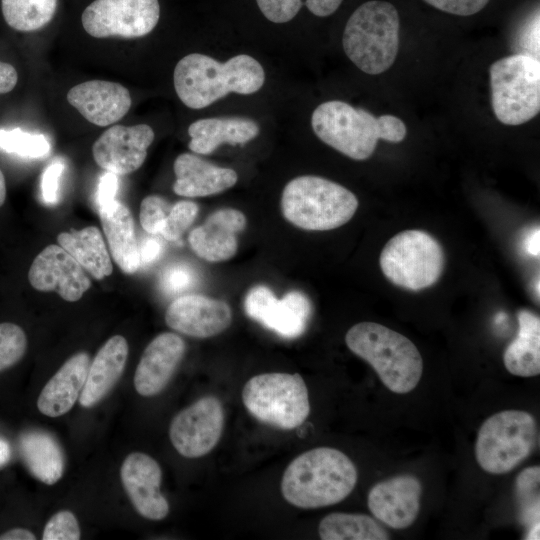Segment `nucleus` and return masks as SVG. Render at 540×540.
<instances>
[{"label": "nucleus", "mask_w": 540, "mask_h": 540, "mask_svg": "<svg viewBox=\"0 0 540 540\" xmlns=\"http://www.w3.org/2000/svg\"><path fill=\"white\" fill-rule=\"evenodd\" d=\"M264 81L263 67L246 54L221 63L210 56L191 53L178 61L173 73L177 96L192 109L205 108L232 92L255 93Z\"/></svg>", "instance_id": "obj_1"}, {"label": "nucleus", "mask_w": 540, "mask_h": 540, "mask_svg": "<svg viewBox=\"0 0 540 540\" xmlns=\"http://www.w3.org/2000/svg\"><path fill=\"white\" fill-rule=\"evenodd\" d=\"M358 479L350 458L338 449L318 447L297 456L286 468L281 492L298 508L337 504L353 491Z\"/></svg>", "instance_id": "obj_2"}, {"label": "nucleus", "mask_w": 540, "mask_h": 540, "mask_svg": "<svg viewBox=\"0 0 540 540\" xmlns=\"http://www.w3.org/2000/svg\"><path fill=\"white\" fill-rule=\"evenodd\" d=\"M311 125L320 140L354 160L368 159L379 139L398 143L407 133L404 122L396 116L375 117L339 100L320 104L312 113Z\"/></svg>", "instance_id": "obj_3"}, {"label": "nucleus", "mask_w": 540, "mask_h": 540, "mask_svg": "<svg viewBox=\"0 0 540 540\" xmlns=\"http://www.w3.org/2000/svg\"><path fill=\"white\" fill-rule=\"evenodd\" d=\"M345 342L352 353L372 366L390 391L405 394L419 383L423 360L406 336L375 322H360L347 331Z\"/></svg>", "instance_id": "obj_4"}, {"label": "nucleus", "mask_w": 540, "mask_h": 540, "mask_svg": "<svg viewBox=\"0 0 540 540\" xmlns=\"http://www.w3.org/2000/svg\"><path fill=\"white\" fill-rule=\"evenodd\" d=\"M399 15L385 1H368L348 19L342 38L347 57L363 72L376 75L388 70L399 49Z\"/></svg>", "instance_id": "obj_5"}, {"label": "nucleus", "mask_w": 540, "mask_h": 540, "mask_svg": "<svg viewBox=\"0 0 540 540\" xmlns=\"http://www.w3.org/2000/svg\"><path fill=\"white\" fill-rule=\"evenodd\" d=\"M359 202L344 186L314 175L289 181L281 196V211L294 226L308 231H326L346 224Z\"/></svg>", "instance_id": "obj_6"}, {"label": "nucleus", "mask_w": 540, "mask_h": 540, "mask_svg": "<svg viewBox=\"0 0 540 540\" xmlns=\"http://www.w3.org/2000/svg\"><path fill=\"white\" fill-rule=\"evenodd\" d=\"M536 420L522 410H504L487 418L479 428L475 457L490 474H504L519 466L535 449Z\"/></svg>", "instance_id": "obj_7"}, {"label": "nucleus", "mask_w": 540, "mask_h": 540, "mask_svg": "<svg viewBox=\"0 0 540 540\" xmlns=\"http://www.w3.org/2000/svg\"><path fill=\"white\" fill-rule=\"evenodd\" d=\"M492 108L505 125H520L540 111V62L524 53L495 61L489 69Z\"/></svg>", "instance_id": "obj_8"}, {"label": "nucleus", "mask_w": 540, "mask_h": 540, "mask_svg": "<svg viewBox=\"0 0 540 540\" xmlns=\"http://www.w3.org/2000/svg\"><path fill=\"white\" fill-rule=\"evenodd\" d=\"M242 401L255 419L282 430L299 427L310 413L308 389L298 373L253 376L243 387Z\"/></svg>", "instance_id": "obj_9"}, {"label": "nucleus", "mask_w": 540, "mask_h": 540, "mask_svg": "<svg viewBox=\"0 0 540 540\" xmlns=\"http://www.w3.org/2000/svg\"><path fill=\"white\" fill-rule=\"evenodd\" d=\"M379 263L389 281L416 291L433 285L440 278L444 253L439 242L427 232L405 230L385 244Z\"/></svg>", "instance_id": "obj_10"}, {"label": "nucleus", "mask_w": 540, "mask_h": 540, "mask_svg": "<svg viewBox=\"0 0 540 540\" xmlns=\"http://www.w3.org/2000/svg\"><path fill=\"white\" fill-rule=\"evenodd\" d=\"M160 17L158 0H95L81 16L84 30L95 38H139L149 34Z\"/></svg>", "instance_id": "obj_11"}, {"label": "nucleus", "mask_w": 540, "mask_h": 540, "mask_svg": "<svg viewBox=\"0 0 540 540\" xmlns=\"http://www.w3.org/2000/svg\"><path fill=\"white\" fill-rule=\"evenodd\" d=\"M224 428V410L215 396H205L174 416L169 437L185 458L208 454L219 442Z\"/></svg>", "instance_id": "obj_12"}, {"label": "nucleus", "mask_w": 540, "mask_h": 540, "mask_svg": "<svg viewBox=\"0 0 540 540\" xmlns=\"http://www.w3.org/2000/svg\"><path fill=\"white\" fill-rule=\"evenodd\" d=\"M244 308L248 317L289 339L304 333L312 314L311 302L302 292L290 291L277 299L264 285L249 290Z\"/></svg>", "instance_id": "obj_13"}, {"label": "nucleus", "mask_w": 540, "mask_h": 540, "mask_svg": "<svg viewBox=\"0 0 540 540\" xmlns=\"http://www.w3.org/2000/svg\"><path fill=\"white\" fill-rule=\"evenodd\" d=\"M155 134L147 124L114 125L104 131L92 146L98 166L116 175L139 169L147 156Z\"/></svg>", "instance_id": "obj_14"}, {"label": "nucleus", "mask_w": 540, "mask_h": 540, "mask_svg": "<svg viewBox=\"0 0 540 540\" xmlns=\"http://www.w3.org/2000/svg\"><path fill=\"white\" fill-rule=\"evenodd\" d=\"M28 280L38 291H55L64 300L78 301L91 282L82 266L60 245L45 247L33 260Z\"/></svg>", "instance_id": "obj_15"}, {"label": "nucleus", "mask_w": 540, "mask_h": 540, "mask_svg": "<svg viewBox=\"0 0 540 540\" xmlns=\"http://www.w3.org/2000/svg\"><path fill=\"white\" fill-rule=\"evenodd\" d=\"M231 321L232 311L225 301L200 294L177 297L165 313V322L171 329L194 338L216 336Z\"/></svg>", "instance_id": "obj_16"}, {"label": "nucleus", "mask_w": 540, "mask_h": 540, "mask_svg": "<svg viewBox=\"0 0 540 540\" xmlns=\"http://www.w3.org/2000/svg\"><path fill=\"white\" fill-rule=\"evenodd\" d=\"M120 477L136 511L149 520H162L169 513V504L160 492L162 470L151 456L134 452L120 468Z\"/></svg>", "instance_id": "obj_17"}, {"label": "nucleus", "mask_w": 540, "mask_h": 540, "mask_svg": "<svg viewBox=\"0 0 540 540\" xmlns=\"http://www.w3.org/2000/svg\"><path fill=\"white\" fill-rule=\"evenodd\" d=\"M421 494L419 479L404 474L376 483L367 503L376 519L393 529H404L417 518Z\"/></svg>", "instance_id": "obj_18"}, {"label": "nucleus", "mask_w": 540, "mask_h": 540, "mask_svg": "<svg viewBox=\"0 0 540 540\" xmlns=\"http://www.w3.org/2000/svg\"><path fill=\"white\" fill-rule=\"evenodd\" d=\"M67 101L87 121L104 127L119 121L129 111L130 92L120 83L91 80L73 86Z\"/></svg>", "instance_id": "obj_19"}, {"label": "nucleus", "mask_w": 540, "mask_h": 540, "mask_svg": "<svg viewBox=\"0 0 540 540\" xmlns=\"http://www.w3.org/2000/svg\"><path fill=\"white\" fill-rule=\"evenodd\" d=\"M186 350L184 340L172 332L157 335L144 349L134 374V387L144 397L167 386Z\"/></svg>", "instance_id": "obj_20"}, {"label": "nucleus", "mask_w": 540, "mask_h": 540, "mask_svg": "<svg viewBox=\"0 0 540 540\" xmlns=\"http://www.w3.org/2000/svg\"><path fill=\"white\" fill-rule=\"evenodd\" d=\"M246 217L233 208L211 213L205 222L194 228L188 237L193 252L208 262L231 259L237 252V234L244 230Z\"/></svg>", "instance_id": "obj_21"}, {"label": "nucleus", "mask_w": 540, "mask_h": 540, "mask_svg": "<svg viewBox=\"0 0 540 540\" xmlns=\"http://www.w3.org/2000/svg\"><path fill=\"white\" fill-rule=\"evenodd\" d=\"M173 191L183 197H205L233 187L238 179L231 168L216 166L194 154L182 153L173 165Z\"/></svg>", "instance_id": "obj_22"}, {"label": "nucleus", "mask_w": 540, "mask_h": 540, "mask_svg": "<svg viewBox=\"0 0 540 540\" xmlns=\"http://www.w3.org/2000/svg\"><path fill=\"white\" fill-rule=\"evenodd\" d=\"M90 366L86 352L72 355L49 379L37 400L38 410L48 417H59L74 406L84 387Z\"/></svg>", "instance_id": "obj_23"}, {"label": "nucleus", "mask_w": 540, "mask_h": 540, "mask_svg": "<svg viewBox=\"0 0 540 540\" xmlns=\"http://www.w3.org/2000/svg\"><path fill=\"white\" fill-rule=\"evenodd\" d=\"M129 347L121 335L109 338L90 363L79 403L91 408L99 403L115 386L124 372Z\"/></svg>", "instance_id": "obj_24"}, {"label": "nucleus", "mask_w": 540, "mask_h": 540, "mask_svg": "<svg viewBox=\"0 0 540 540\" xmlns=\"http://www.w3.org/2000/svg\"><path fill=\"white\" fill-rule=\"evenodd\" d=\"M98 211L114 261L122 272L135 273L140 268L139 249L129 208L115 199Z\"/></svg>", "instance_id": "obj_25"}, {"label": "nucleus", "mask_w": 540, "mask_h": 540, "mask_svg": "<svg viewBox=\"0 0 540 540\" xmlns=\"http://www.w3.org/2000/svg\"><path fill=\"white\" fill-rule=\"evenodd\" d=\"M191 151L207 155L221 144H244L259 134L258 124L243 117H214L199 119L188 127Z\"/></svg>", "instance_id": "obj_26"}, {"label": "nucleus", "mask_w": 540, "mask_h": 540, "mask_svg": "<svg viewBox=\"0 0 540 540\" xmlns=\"http://www.w3.org/2000/svg\"><path fill=\"white\" fill-rule=\"evenodd\" d=\"M19 451L30 473L39 481L55 484L63 475L64 456L57 440L44 431H28L19 438Z\"/></svg>", "instance_id": "obj_27"}, {"label": "nucleus", "mask_w": 540, "mask_h": 540, "mask_svg": "<svg viewBox=\"0 0 540 540\" xmlns=\"http://www.w3.org/2000/svg\"><path fill=\"white\" fill-rule=\"evenodd\" d=\"M519 330L503 354L505 368L515 376L540 373V319L529 310L518 312Z\"/></svg>", "instance_id": "obj_28"}, {"label": "nucleus", "mask_w": 540, "mask_h": 540, "mask_svg": "<svg viewBox=\"0 0 540 540\" xmlns=\"http://www.w3.org/2000/svg\"><path fill=\"white\" fill-rule=\"evenodd\" d=\"M57 241L95 279L101 280L111 275L112 262L97 227L88 226L79 231L62 232L57 236Z\"/></svg>", "instance_id": "obj_29"}, {"label": "nucleus", "mask_w": 540, "mask_h": 540, "mask_svg": "<svg viewBox=\"0 0 540 540\" xmlns=\"http://www.w3.org/2000/svg\"><path fill=\"white\" fill-rule=\"evenodd\" d=\"M322 540H388L389 533L372 517L364 514L331 513L318 527Z\"/></svg>", "instance_id": "obj_30"}, {"label": "nucleus", "mask_w": 540, "mask_h": 540, "mask_svg": "<svg viewBox=\"0 0 540 540\" xmlns=\"http://www.w3.org/2000/svg\"><path fill=\"white\" fill-rule=\"evenodd\" d=\"M58 0H1L4 20L14 30L32 32L54 17Z\"/></svg>", "instance_id": "obj_31"}, {"label": "nucleus", "mask_w": 540, "mask_h": 540, "mask_svg": "<svg viewBox=\"0 0 540 540\" xmlns=\"http://www.w3.org/2000/svg\"><path fill=\"white\" fill-rule=\"evenodd\" d=\"M343 0H256L262 14L271 22L285 23L293 19L305 4L316 16L333 14Z\"/></svg>", "instance_id": "obj_32"}, {"label": "nucleus", "mask_w": 540, "mask_h": 540, "mask_svg": "<svg viewBox=\"0 0 540 540\" xmlns=\"http://www.w3.org/2000/svg\"><path fill=\"white\" fill-rule=\"evenodd\" d=\"M540 467L531 466L522 470L515 481L520 522L529 528L539 522Z\"/></svg>", "instance_id": "obj_33"}, {"label": "nucleus", "mask_w": 540, "mask_h": 540, "mask_svg": "<svg viewBox=\"0 0 540 540\" xmlns=\"http://www.w3.org/2000/svg\"><path fill=\"white\" fill-rule=\"evenodd\" d=\"M0 149L24 158H43L50 152L48 139L42 134H31L20 128L0 129Z\"/></svg>", "instance_id": "obj_34"}, {"label": "nucleus", "mask_w": 540, "mask_h": 540, "mask_svg": "<svg viewBox=\"0 0 540 540\" xmlns=\"http://www.w3.org/2000/svg\"><path fill=\"white\" fill-rule=\"evenodd\" d=\"M27 349L23 329L14 323L0 324V372L21 360Z\"/></svg>", "instance_id": "obj_35"}, {"label": "nucleus", "mask_w": 540, "mask_h": 540, "mask_svg": "<svg viewBox=\"0 0 540 540\" xmlns=\"http://www.w3.org/2000/svg\"><path fill=\"white\" fill-rule=\"evenodd\" d=\"M199 211L193 201L181 200L171 205L160 235L168 240H178L194 222Z\"/></svg>", "instance_id": "obj_36"}, {"label": "nucleus", "mask_w": 540, "mask_h": 540, "mask_svg": "<svg viewBox=\"0 0 540 540\" xmlns=\"http://www.w3.org/2000/svg\"><path fill=\"white\" fill-rule=\"evenodd\" d=\"M171 205L161 196L149 195L140 205V224L151 235L160 234Z\"/></svg>", "instance_id": "obj_37"}, {"label": "nucleus", "mask_w": 540, "mask_h": 540, "mask_svg": "<svg viewBox=\"0 0 540 540\" xmlns=\"http://www.w3.org/2000/svg\"><path fill=\"white\" fill-rule=\"evenodd\" d=\"M195 281L196 274L189 265L185 263H174L162 271L159 284L164 293L177 295L190 289Z\"/></svg>", "instance_id": "obj_38"}, {"label": "nucleus", "mask_w": 540, "mask_h": 540, "mask_svg": "<svg viewBox=\"0 0 540 540\" xmlns=\"http://www.w3.org/2000/svg\"><path fill=\"white\" fill-rule=\"evenodd\" d=\"M80 527L75 515L68 510L55 513L46 523L43 540H79Z\"/></svg>", "instance_id": "obj_39"}, {"label": "nucleus", "mask_w": 540, "mask_h": 540, "mask_svg": "<svg viewBox=\"0 0 540 540\" xmlns=\"http://www.w3.org/2000/svg\"><path fill=\"white\" fill-rule=\"evenodd\" d=\"M65 162L57 157L43 170L41 177V194L46 204L53 205L59 199V180L65 170Z\"/></svg>", "instance_id": "obj_40"}, {"label": "nucleus", "mask_w": 540, "mask_h": 540, "mask_svg": "<svg viewBox=\"0 0 540 540\" xmlns=\"http://www.w3.org/2000/svg\"><path fill=\"white\" fill-rule=\"evenodd\" d=\"M429 5L446 13L470 16L481 11L489 0H424Z\"/></svg>", "instance_id": "obj_41"}, {"label": "nucleus", "mask_w": 540, "mask_h": 540, "mask_svg": "<svg viewBox=\"0 0 540 540\" xmlns=\"http://www.w3.org/2000/svg\"><path fill=\"white\" fill-rule=\"evenodd\" d=\"M118 187V175L106 171L100 177L95 194V203L98 209L115 200Z\"/></svg>", "instance_id": "obj_42"}, {"label": "nucleus", "mask_w": 540, "mask_h": 540, "mask_svg": "<svg viewBox=\"0 0 540 540\" xmlns=\"http://www.w3.org/2000/svg\"><path fill=\"white\" fill-rule=\"evenodd\" d=\"M153 236L144 238L138 244L140 267L154 263L162 254L163 245L158 238Z\"/></svg>", "instance_id": "obj_43"}, {"label": "nucleus", "mask_w": 540, "mask_h": 540, "mask_svg": "<svg viewBox=\"0 0 540 540\" xmlns=\"http://www.w3.org/2000/svg\"><path fill=\"white\" fill-rule=\"evenodd\" d=\"M521 43L526 50L527 54L534 56L539 55V14L537 13L536 17L531 23L528 24L522 38ZM539 59V58H538Z\"/></svg>", "instance_id": "obj_44"}, {"label": "nucleus", "mask_w": 540, "mask_h": 540, "mask_svg": "<svg viewBox=\"0 0 540 540\" xmlns=\"http://www.w3.org/2000/svg\"><path fill=\"white\" fill-rule=\"evenodd\" d=\"M18 81L16 69L9 63L0 61V94H6L14 89Z\"/></svg>", "instance_id": "obj_45"}, {"label": "nucleus", "mask_w": 540, "mask_h": 540, "mask_svg": "<svg viewBox=\"0 0 540 540\" xmlns=\"http://www.w3.org/2000/svg\"><path fill=\"white\" fill-rule=\"evenodd\" d=\"M539 241H540V230H539V227L537 226L534 229H532V231H530L524 239L523 244H524L525 251L533 257H538L539 251H540Z\"/></svg>", "instance_id": "obj_46"}, {"label": "nucleus", "mask_w": 540, "mask_h": 540, "mask_svg": "<svg viewBox=\"0 0 540 540\" xmlns=\"http://www.w3.org/2000/svg\"><path fill=\"white\" fill-rule=\"evenodd\" d=\"M36 536L29 530L14 528L0 535V540H35Z\"/></svg>", "instance_id": "obj_47"}, {"label": "nucleus", "mask_w": 540, "mask_h": 540, "mask_svg": "<svg viewBox=\"0 0 540 540\" xmlns=\"http://www.w3.org/2000/svg\"><path fill=\"white\" fill-rule=\"evenodd\" d=\"M11 456V451L8 443L0 439V466L5 465Z\"/></svg>", "instance_id": "obj_48"}, {"label": "nucleus", "mask_w": 540, "mask_h": 540, "mask_svg": "<svg viewBox=\"0 0 540 540\" xmlns=\"http://www.w3.org/2000/svg\"><path fill=\"white\" fill-rule=\"evenodd\" d=\"M6 198V184L3 172L0 169V207L4 204Z\"/></svg>", "instance_id": "obj_49"}, {"label": "nucleus", "mask_w": 540, "mask_h": 540, "mask_svg": "<svg viewBox=\"0 0 540 540\" xmlns=\"http://www.w3.org/2000/svg\"><path fill=\"white\" fill-rule=\"evenodd\" d=\"M539 527H540L539 522L532 525L529 528L526 539H529V540H536L537 539L538 540L540 538L539 537V530H540Z\"/></svg>", "instance_id": "obj_50"}]
</instances>
